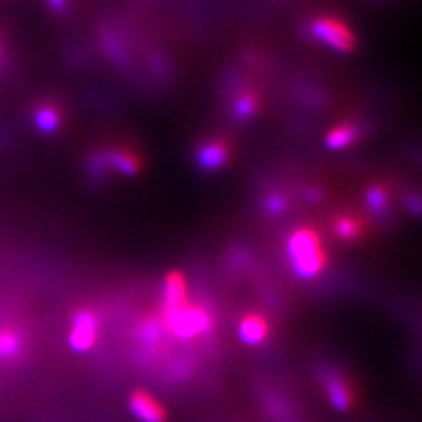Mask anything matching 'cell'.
Segmentation results:
<instances>
[{
  "mask_svg": "<svg viewBox=\"0 0 422 422\" xmlns=\"http://www.w3.org/2000/svg\"><path fill=\"white\" fill-rule=\"evenodd\" d=\"M288 252L297 274L304 278L318 276L325 266V252L319 235L313 229L302 227L289 238Z\"/></svg>",
  "mask_w": 422,
  "mask_h": 422,
  "instance_id": "cell-1",
  "label": "cell"
},
{
  "mask_svg": "<svg viewBox=\"0 0 422 422\" xmlns=\"http://www.w3.org/2000/svg\"><path fill=\"white\" fill-rule=\"evenodd\" d=\"M166 330L172 332L177 338L182 340H191L194 336L208 334L213 327L211 314L207 308L198 304L188 302L180 310L172 313L169 318L162 319Z\"/></svg>",
  "mask_w": 422,
  "mask_h": 422,
  "instance_id": "cell-2",
  "label": "cell"
},
{
  "mask_svg": "<svg viewBox=\"0 0 422 422\" xmlns=\"http://www.w3.org/2000/svg\"><path fill=\"white\" fill-rule=\"evenodd\" d=\"M311 33L332 49L349 52L354 49V37L350 30L335 17H320L311 26Z\"/></svg>",
  "mask_w": 422,
  "mask_h": 422,
  "instance_id": "cell-3",
  "label": "cell"
},
{
  "mask_svg": "<svg viewBox=\"0 0 422 422\" xmlns=\"http://www.w3.org/2000/svg\"><path fill=\"white\" fill-rule=\"evenodd\" d=\"M91 168L94 175L104 174L106 168H111L124 175H135L141 169L140 158L127 148H108L102 153H96L93 157Z\"/></svg>",
  "mask_w": 422,
  "mask_h": 422,
  "instance_id": "cell-4",
  "label": "cell"
},
{
  "mask_svg": "<svg viewBox=\"0 0 422 422\" xmlns=\"http://www.w3.org/2000/svg\"><path fill=\"white\" fill-rule=\"evenodd\" d=\"M99 320L97 316L89 310H80L75 313L73 320V330L69 335V344L75 352H86L97 341Z\"/></svg>",
  "mask_w": 422,
  "mask_h": 422,
  "instance_id": "cell-5",
  "label": "cell"
},
{
  "mask_svg": "<svg viewBox=\"0 0 422 422\" xmlns=\"http://www.w3.org/2000/svg\"><path fill=\"white\" fill-rule=\"evenodd\" d=\"M188 302V285L185 276L178 271L169 272L163 283V305L160 319L169 318L172 313L185 307Z\"/></svg>",
  "mask_w": 422,
  "mask_h": 422,
  "instance_id": "cell-6",
  "label": "cell"
},
{
  "mask_svg": "<svg viewBox=\"0 0 422 422\" xmlns=\"http://www.w3.org/2000/svg\"><path fill=\"white\" fill-rule=\"evenodd\" d=\"M130 410L141 422H164L166 410L155 397L144 390H138L130 396Z\"/></svg>",
  "mask_w": 422,
  "mask_h": 422,
  "instance_id": "cell-7",
  "label": "cell"
},
{
  "mask_svg": "<svg viewBox=\"0 0 422 422\" xmlns=\"http://www.w3.org/2000/svg\"><path fill=\"white\" fill-rule=\"evenodd\" d=\"M241 340L247 344L263 343L269 335V324L260 313H251L242 318L240 324Z\"/></svg>",
  "mask_w": 422,
  "mask_h": 422,
  "instance_id": "cell-8",
  "label": "cell"
},
{
  "mask_svg": "<svg viewBox=\"0 0 422 422\" xmlns=\"http://www.w3.org/2000/svg\"><path fill=\"white\" fill-rule=\"evenodd\" d=\"M227 158H229L227 147H225L222 142H219V141L207 142L205 146L200 147V151L198 153L199 164L202 166V168H205L208 171L219 169L221 166L225 164Z\"/></svg>",
  "mask_w": 422,
  "mask_h": 422,
  "instance_id": "cell-9",
  "label": "cell"
},
{
  "mask_svg": "<svg viewBox=\"0 0 422 422\" xmlns=\"http://www.w3.org/2000/svg\"><path fill=\"white\" fill-rule=\"evenodd\" d=\"M166 327L160 318H147L138 329V340L147 350L155 349L162 341Z\"/></svg>",
  "mask_w": 422,
  "mask_h": 422,
  "instance_id": "cell-10",
  "label": "cell"
},
{
  "mask_svg": "<svg viewBox=\"0 0 422 422\" xmlns=\"http://www.w3.org/2000/svg\"><path fill=\"white\" fill-rule=\"evenodd\" d=\"M327 393H329L330 401L336 408L347 410L352 405V393L341 378L330 377L327 380Z\"/></svg>",
  "mask_w": 422,
  "mask_h": 422,
  "instance_id": "cell-11",
  "label": "cell"
},
{
  "mask_svg": "<svg viewBox=\"0 0 422 422\" xmlns=\"http://www.w3.org/2000/svg\"><path fill=\"white\" fill-rule=\"evenodd\" d=\"M61 122V113L55 105H41L35 111V124L41 132H55Z\"/></svg>",
  "mask_w": 422,
  "mask_h": 422,
  "instance_id": "cell-12",
  "label": "cell"
},
{
  "mask_svg": "<svg viewBox=\"0 0 422 422\" xmlns=\"http://www.w3.org/2000/svg\"><path fill=\"white\" fill-rule=\"evenodd\" d=\"M22 336L11 329L0 330V358H13L22 349Z\"/></svg>",
  "mask_w": 422,
  "mask_h": 422,
  "instance_id": "cell-13",
  "label": "cell"
},
{
  "mask_svg": "<svg viewBox=\"0 0 422 422\" xmlns=\"http://www.w3.org/2000/svg\"><path fill=\"white\" fill-rule=\"evenodd\" d=\"M356 135H358V132H356L354 126H340L335 130H332L329 136H327V146L334 148V151L347 147L350 142L355 141Z\"/></svg>",
  "mask_w": 422,
  "mask_h": 422,
  "instance_id": "cell-14",
  "label": "cell"
},
{
  "mask_svg": "<svg viewBox=\"0 0 422 422\" xmlns=\"http://www.w3.org/2000/svg\"><path fill=\"white\" fill-rule=\"evenodd\" d=\"M360 230H361L360 224L354 218L343 216L340 219H336L335 222V231L343 238V240H354V238L360 235Z\"/></svg>",
  "mask_w": 422,
  "mask_h": 422,
  "instance_id": "cell-15",
  "label": "cell"
},
{
  "mask_svg": "<svg viewBox=\"0 0 422 422\" xmlns=\"http://www.w3.org/2000/svg\"><path fill=\"white\" fill-rule=\"evenodd\" d=\"M367 204H370L371 210L376 213H382L386 205H388V195L382 186H372L367 191Z\"/></svg>",
  "mask_w": 422,
  "mask_h": 422,
  "instance_id": "cell-16",
  "label": "cell"
},
{
  "mask_svg": "<svg viewBox=\"0 0 422 422\" xmlns=\"http://www.w3.org/2000/svg\"><path fill=\"white\" fill-rule=\"evenodd\" d=\"M255 106H257V104H255V99L252 96H241L240 99L236 100L235 104V115L238 117H247L251 116L252 113L255 111Z\"/></svg>",
  "mask_w": 422,
  "mask_h": 422,
  "instance_id": "cell-17",
  "label": "cell"
},
{
  "mask_svg": "<svg viewBox=\"0 0 422 422\" xmlns=\"http://www.w3.org/2000/svg\"><path fill=\"white\" fill-rule=\"evenodd\" d=\"M285 200L280 198V195H271L269 200H267V208H269L271 213H274V215H278V213H282L285 210Z\"/></svg>",
  "mask_w": 422,
  "mask_h": 422,
  "instance_id": "cell-18",
  "label": "cell"
},
{
  "mask_svg": "<svg viewBox=\"0 0 422 422\" xmlns=\"http://www.w3.org/2000/svg\"><path fill=\"white\" fill-rule=\"evenodd\" d=\"M408 207L416 215H422V199L418 198V195H412L408 199Z\"/></svg>",
  "mask_w": 422,
  "mask_h": 422,
  "instance_id": "cell-19",
  "label": "cell"
},
{
  "mask_svg": "<svg viewBox=\"0 0 422 422\" xmlns=\"http://www.w3.org/2000/svg\"><path fill=\"white\" fill-rule=\"evenodd\" d=\"M47 2L55 11H61L68 5V0H47Z\"/></svg>",
  "mask_w": 422,
  "mask_h": 422,
  "instance_id": "cell-20",
  "label": "cell"
}]
</instances>
